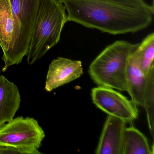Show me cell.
<instances>
[{
  "instance_id": "1",
  "label": "cell",
  "mask_w": 154,
  "mask_h": 154,
  "mask_svg": "<svg viewBox=\"0 0 154 154\" xmlns=\"http://www.w3.org/2000/svg\"><path fill=\"white\" fill-rule=\"evenodd\" d=\"M68 21L112 35L134 33L153 20V5L144 0H60Z\"/></svg>"
},
{
  "instance_id": "2",
  "label": "cell",
  "mask_w": 154,
  "mask_h": 154,
  "mask_svg": "<svg viewBox=\"0 0 154 154\" xmlns=\"http://www.w3.org/2000/svg\"><path fill=\"white\" fill-rule=\"evenodd\" d=\"M66 11L60 0H40L26 55L29 64L41 59L59 42L62 30L68 21Z\"/></svg>"
},
{
  "instance_id": "3",
  "label": "cell",
  "mask_w": 154,
  "mask_h": 154,
  "mask_svg": "<svg viewBox=\"0 0 154 154\" xmlns=\"http://www.w3.org/2000/svg\"><path fill=\"white\" fill-rule=\"evenodd\" d=\"M139 45L117 40L106 47L90 65L89 73L92 80L98 86L128 91L129 60Z\"/></svg>"
},
{
  "instance_id": "4",
  "label": "cell",
  "mask_w": 154,
  "mask_h": 154,
  "mask_svg": "<svg viewBox=\"0 0 154 154\" xmlns=\"http://www.w3.org/2000/svg\"><path fill=\"white\" fill-rule=\"evenodd\" d=\"M45 136L44 130L34 118L17 117L0 126V146L38 149Z\"/></svg>"
},
{
  "instance_id": "5",
  "label": "cell",
  "mask_w": 154,
  "mask_h": 154,
  "mask_svg": "<svg viewBox=\"0 0 154 154\" xmlns=\"http://www.w3.org/2000/svg\"><path fill=\"white\" fill-rule=\"evenodd\" d=\"M20 30L13 16L10 0H0V46L5 63L2 72L22 62L18 51Z\"/></svg>"
},
{
  "instance_id": "6",
  "label": "cell",
  "mask_w": 154,
  "mask_h": 154,
  "mask_svg": "<svg viewBox=\"0 0 154 154\" xmlns=\"http://www.w3.org/2000/svg\"><path fill=\"white\" fill-rule=\"evenodd\" d=\"M92 100L95 106L109 115L126 122L137 119V105L132 100L112 88L98 86L91 90Z\"/></svg>"
},
{
  "instance_id": "7",
  "label": "cell",
  "mask_w": 154,
  "mask_h": 154,
  "mask_svg": "<svg viewBox=\"0 0 154 154\" xmlns=\"http://www.w3.org/2000/svg\"><path fill=\"white\" fill-rule=\"evenodd\" d=\"M13 16L20 33L18 51L23 60L27 54L29 43L36 20L40 0H10Z\"/></svg>"
},
{
  "instance_id": "8",
  "label": "cell",
  "mask_w": 154,
  "mask_h": 154,
  "mask_svg": "<svg viewBox=\"0 0 154 154\" xmlns=\"http://www.w3.org/2000/svg\"><path fill=\"white\" fill-rule=\"evenodd\" d=\"M83 74L81 61L58 57L51 62L47 74L45 90L47 92L69 83Z\"/></svg>"
},
{
  "instance_id": "9",
  "label": "cell",
  "mask_w": 154,
  "mask_h": 154,
  "mask_svg": "<svg viewBox=\"0 0 154 154\" xmlns=\"http://www.w3.org/2000/svg\"><path fill=\"white\" fill-rule=\"evenodd\" d=\"M126 122L120 118L108 115L95 151L96 154H122Z\"/></svg>"
},
{
  "instance_id": "10",
  "label": "cell",
  "mask_w": 154,
  "mask_h": 154,
  "mask_svg": "<svg viewBox=\"0 0 154 154\" xmlns=\"http://www.w3.org/2000/svg\"><path fill=\"white\" fill-rule=\"evenodd\" d=\"M20 103V94L17 85L4 75H0V126L14 119Z\"/></svg>"
},
{
  "instance_id": "11",
  "label": "cell",
  "mask_w": 154,
  "mask_h": 154,
  "mask_svg": "<svg viewBox=\"0 0 154 154\" xmlns=\"http://www.w3.org/2000/svg\"><path fill=\"white\" fill-rule=\"evenodd\" d=\"M137 48L131 54L128 64L127 92L137 105L144 108L147 75L142 72L140 68Z\"/></svg>"
},
{
  "instance_id": "12",
  "label": "cell",
  "mask_w": 154,
  "mask_h": 154,
  "mask_svg": "<svg viewBox=\"0 0 154 154\" xmlns=\"http://www.w3.org/2000/svg\"><path fill=\"white\" fill-rule=\"evenodd\" d=\"M147 139L133 126L125 128L123 134L122 154H153Z\"/></svg>"
},
{
  "instance_id": "13",
  "label": "cell",
  "mask_w": 154,
  "mask_h": 154,
  "mask_svg": "<svg viewBox=\"0 0 154 154\" xmlns=\"http://www.w3.org/2000/svg\"><path fill=\"white\" fill-rule=\"evenodd\" d=\"M139 65L142 72L147 75L154 66V33L149 34L140 43L137 48Z\"/></svg>"
},
{
  "instance_id": "14",
  "label": "cell",
  "mask_w": 154,
  "mask_h": 154,
  "mask_svg": "<svg viewBox=\"0 0 154 154\" xmlns=\"http://www.w3.org/2000/svg\"><path fill=\"white\" fill-rule=\"evenodd\" d=\"M145 109L148 124L152 137L154 135V66L147 75V83L145 97Z\"/></svg>"
},
{
  "instance_id": "15",
  "label": "cell",
  "mask_w": 154,
  "mask_h": 154,
  "mask_svg": "<svg viewBox=\"0 0 154 154\" xmlns=\"http://www.w3.org/2000/svg\"><path fill=\"white\" fill-rule=\"evenodd\" d=\"M35 148L22 147L13 146H0V154H41Z\"/></svg>"
}]
</instances>
